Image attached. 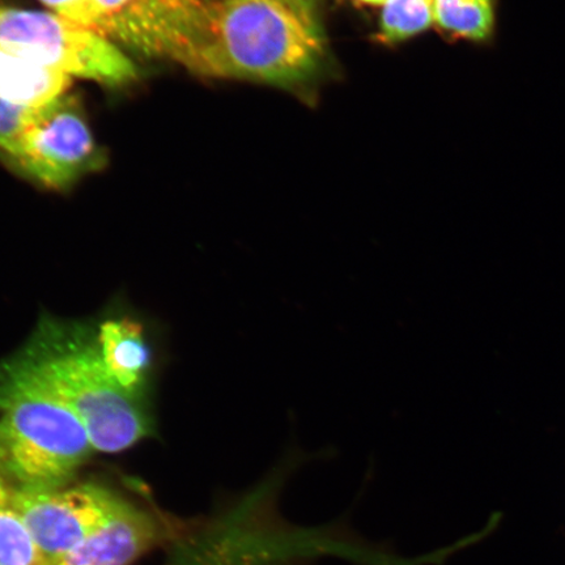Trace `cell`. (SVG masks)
<instances>
[{
    "instance_id": "1",
    "label": "cell",
    "mask_w": 565,
    "mask_h": 565,
    "mask_svg": "<svg viewBox=\"0 0 565 565\" xmlns=\"http://www.w3.org/2000/svg\"><path fill=\"white\" fill-rule=\"evenodd\" d=\"M94 30L192 74L289 89L328 55L316 0H131Z\"/></svg>"
},
{
    "instance_id": "2",
    "label": "cell",
    "mask_w": 565,
    "mask_h": 565,
    "mask_svg": "<svg viewBox=\"0 0 565 565\" xmlns=\"http://www.w3.org/2000/svg\"><path fill=\"white\" fill-rule=\"evenodd\" d=\"M6 360L75 414L97 451L119 454L154 434L148 401L132 397L110 377L92 324L42 316L23 348Z\"/></svg>"
},
{
    "instance_id": "3",
    "label": "cell",
    "mask_w": 565,
    "mask_h": 565,
    "mask_svg": "<svg viewBox=\"0 0 565 565\" xmlns=\"http://www.w3.org/2000/svg\"><path fill=\"white\" fill-rule=\"evenodd\" d=\"M92 451L77 416L0 362V476L13 489L47 491L73 484Z\"/></svg>"
},
{
    "instance_id": "4",
    "label": "cell",
    "mask_w": 565,
    "mask_h": 565,
    "mask_svg": "<svg viewBox=\"0 0 565 565\" xmlns=\"http://www.w3.org/2000/svg\"><path fill=\"white\" fill-rule=\"evenodd\" d=\"M0 44L71 79L122 86L138 76L132 61L115 42L56 12L0 7Z\"/></svg>"
},
{
    "instance_id": "5",
    "label": "cell",
    "mask_w": 565,
    "mask_h": 565,
    "mask_svg": "<svg viewBox=\"0 0 565 565\" xmlns=\"http://www.w3.org/2000/svg\"><path fill=\"white\" fill-rule=\"evenodd\" d=\"M66 95L41 106L17 157L10 161L49 189H65L103 164L89 126Z\"/></svg>"
},
{
    "instance_id": "6",
    "label": "cell",
    "mask_w": 565,
    "mask_h": 565,
    "mask_svg": "<svg viewBox=\"0 0 565 565\" xmlns=\"http://www.w3.org/2000/svg\"><path fill=\"white\" fill-rule=\"evenodd\" d=\"M13 490L19 511L46 564L86 540L121 500L118 493L98 483L47 491Z\"/></svg>"
},
{
    "instance_id": "7",
    "label": "cell",
    "mask_w": 565,
    "mask_h": 565,
    "mask_svg": "<svg viewBox=\"0 0 565 565\" xmlns=\"http://www.w3.org/2000/svg\"><path fill=\"white\" fill-rule=\"evenodd\" d=\"M168 534L158 515L121 498L86 540L46 565H131L161 545Z\"/></svg>"
},
{
    "instance_id": "8",
    "label": "cell",
    "mask_w": 565,
    "mask_h": 565,
    "mask_svg": "<svg viewBox=\"0 0 565 565\" xmlns=\"http://www.w3.org/2000/svg\"><path fill=\"white\" fill-rule=\"evenodd\" d=\"M94 329L98 353L110 377L132 397L148 401L152 353L143 329L127 317L108 318Z\"/></svg>"
},
{
    "instance_id": "9",
    "label": "cell",
    "mask_w": 565,
    "mask_h": 565,
    "mask_svg": "<svg viewBox=\"0 0 565 565\" xmlns=\"http://www.w3.org/2000/svg\"><path fill=\"white\" fill-rule=\"evenodd\" d=\"M71 77L28 61L0 44V97L40 108L66 95Z\"/></svg>"
},
{
    "instance_id": "10",
    "label": "cell",
    "mask_w": 565,
    "mask_h": 565,
    "mask_svg": "<svg viewBox=\"0 0 565 565\" xmlns=\"http://www.w3.org/2000/svg\"><path fill=\"white\" fill-rule=\"evenodd\" d=\"M0 565H46L21 515L15 490L0 476Z\"/></svg>"
},
{
    "instance_id": "11",
    "label": "cell",
    "mask_w": 565,
    "mask_h": 565,
    "mask_svg": "<svg viewBox=\"0 0 565 565\" xmlns=\"http://www.w3.org/2000/svg\"><path fill=\"white\" fill-rule=\"evenodd\" d=\"M435 23L458 38L490 40L494 30V0H435Z\"/></svg>"
},
{
    "instance_id": "12",
    "label": "cell",
    "mask_w": 565,
    "mask_h": 565,
    "mask_svg": "<svg viewBox=\"0 0 565 565\" xmlns=\"http://www.w3.org/2000/svg\"><path fill=\"white\" fill-rule=\"evenodd\" d=\"M435 23V0H387L381 13V35L387 42L413 38Z\"/></svg>"
},
{
    "instance_id": "13",
    "label": "cell",
    "mask_w": 565,
    "mask_h": 565,
    "mask_svg": "<svg viewBox=\"0 0 565 565\" xmlns=\"http://www.w3.org/2000/svg\"><path fill=\"white\" fill-rule=\"evenodd\" d=\"M40 108L20 105L0 97V154L3 158L11 161L17 157Z\"/></svg>"
},
{
    "instance_id": "14",
    "label": "cell",
    "mask_w": 565,
    "mask_h": 565,
    "mask_svg": "<svg viewBox=\"0 0 565 565\" xmlns=\"http://www.w3.org/2000/svg\"><path fill=\"white\" fill-rule=\"evenodd\" d=\"M131 0H83L77 23L95 28L103 20L122 11Z\"/></svg>"
},
{
    "instance_id": "15",
    "label": "cell",
    "mask_w": 565,
    "mask_h": 565,
    "mask_svg": "<svg viewBox=\"0 0 565 565\" xmlns=\"http://www.w3.org/2000/svg\"><path fill=\"white\" fill-rule=\"evenodd\" d=\"M41 2L60 15L76 21L83 0H41Z\"/></svg>"
},
{
    "instance_id": "16",
    "label": "cell",
    "mask_w": 565,
    "mask_h": 565,
    "mask_svg": "<svg viewBox=\"0 0 565 565\" xmlns=\"http://www.w3.org/2000/svg\"><path fill=\"white\" fill-rule=\"evenodd\" d=\"M360 2L369 3V4H385L387 0H360Z\"/></svg>"
}]
</instances>
